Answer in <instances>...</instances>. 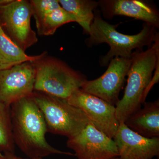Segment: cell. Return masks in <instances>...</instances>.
Segmentation results:
<instances>
[{
  "label": "cell",
  "instance_id": "cell-1",
  "mask_svg": "<svg viewBox=\"0 0 159 159\" xmlns=\"http://www.w3.org/2000/svg\"><path fill=\"white\" fill-rule=\"evenodd\" d=\"M10 113L15 144L29 158H42L52 154L75 156L56 149L47 142L45 121L31 96L11 104Z\"/></svg>",
  "mask_w": 159,
  "mask_h": 159
},
{
  "label": "cell",
  "instance_id": "cell-2",
  "mask_svg": "<svg viewBox=\"0 0 159 159\" xmlns=\"http://www.w3.org/2000/svg\"><path fill=\"white\" fill-rule=\"evenodd\" d=\"M116 29V26L102 19L99 9L95 10L87 44L92 46L105 43L110 46L109 52L100 58L101 66H106L114 57L130 58L134 50H142L146 46L149 48L158 32L156 28L145 23L141 31L133 35L120 33Z\"/></svg>",
  "mask_w": 159,
  "mask_h": 159
},
{
  "label": "cell",
  "instance_id": "cell-3",
  "mask_svg": "<svg viewBox=\"0 0 159 159\" xmlns=\"http://www.w3.org/2000/svg\"><path fill=\"white\" fill-rule=\"evenodd\" d=\"M159 59V34L153 43L145 51H135L131 63L124 96L116 105L118 121L124 123L129 117L140 109L143 102L144 91L152 77Z\"/></svg>",
  "mask_w": 159,
  "mask_h": 159
},
{
  "label": "cell",
  "instance_id": "cell-4",
  "mask_svg": "<svg viewBox=\"0 0 159 159\" xmlns=\"http://www.w3.org/2000/svg\"><path fill=\"white\" fill-rule=\"evenodd\" d=\"M33 64L35 71L34 91L67 99L81 88L86 78L65 62L45 55Z\"/></svg>",
  "mask_w": 159,
  "mask_h": 159
},
{
  "label": "cell",
  "instance_id": "cell-5",
  "mask_svg": "<svg viewBox=\"0 0 159 159\" xmlns=\"http://www.w3.org/2000/svg\"><path fill=\"white\" fill-rule=\"evenodd\" d=\"M31 97L43 116L48 132L69 139L92 122L84 113L66 99L35 91Z\"/></svg>",
  "mask_w": 159,
  "mask_h": 159
},
{
  "label": "cell",
  "instance_id": "cell-6",
  "mask_svg": "<svg viewBox=\"0 0 159 159\" xmlns=\"http://www.w3.org/2000/svg\"><path fill=\"white\" fill-rule=\"evenodd\" d=\"M32 11L30 1L11 0L0 6V24L5 33L23 51L37 43L36 32L32 29Z\"/></svg>",
  "mask_w": 159,
  "mask_h": 159
},
{
  "label": "cell",
  "instance_id": "cell-7",
  "mask_svg": "<svg viewBox=\"0 0 159 159\" xmlns=\"http://www.w3.org/2000/svg\"><path fill=\"white\" fill-rule=\"evenodd\" d=\"M130 63L131 57H114L110 61L107 70L102 76L93 80H86L80 89L111 105H116Z\"/></svg>",
  "mask_w": 159,
  "mask_h": 159
},
{
  "label": "cell",
  "instance_id": "cell-8",
  "mask_svg": "<svg viewBox=\"0 0 159 159\" xmlns=\"http://www.w3.org/2000/svg\"><path fill=\"white\" fill-rule=\"evenodd\" d=\"M66 100L84 113L97 129L113 139L120 124L115 106L80 89L74 92Z\"/></svg>",
  "mask_w": 159,
  "mask_h": 159
},
{
  "label": "cell",
  "instance_id": "cell-9",
  "mask_svg": "<svg viewBox=\"0 0 159 159\" xmlns=\"http://www.w3.org/2000/svg\"><path fill=\"white\" fill-rule=\"evenodd\" d=\"M78 159H114L119 157L113 139L90 122L79 134L67 141Z\"/></svg>",
  "mask_w": 159,
  "mask_h": 159
},
{
  "label": "cell",
  "instance_id": "cell-10",
  "mask_svg": "<svg viewBox=\"0 0 159 159\" xmlns=\"http://www.w3.org/2000/svg\"><path fill=\"white\" fill-rule=\"evenodd\" d=\"M35 71L28 61L0 70V101L7 105L31 97L34 91Z\"/></svg>",
  "mask_w": 159,
  "mask_h": 159
},
{
  "label": "cell",
  "instance_id": "cell-11",
  "mask_svg": "<svg viewBox=\"0 0 159 159\" xmlns=\"http://www.w3.org/2000/svg\"><path fill=\"white\" fill-rule=\"evenodd\" d=\"M119 159H152L159 155V137L145 138L120 123L113 138Z\"/></svg>",
  "mask_w": 159,
  "mask_h": 159
},
{
  "label": "cell",
  "instance_id": "cell-12",
  "mask_svg": "<svg viewBox=\"0 0 159 159\" xmlns=\"http://www.w3.org/2000/svg\"><path fill=\"white\" fill-rule=\"evenodd\" d=\"M98 2V7L106 18L116 16H128L159 29L158 10L149 2L141 0H101Z\"/></svg>",
  "mask_w": 159,
  "mask_h": 159
},
{
  "label": "cell",
  "instance_id": "cell-13",
  "mask_svg": "<svg viewBox=\"0 0 159 159\" xmlns=\"http://www.w3.org/2000/svg\"><path fill=\"white\" fill-rule=\"evenodd\" d=\"M124 123L130 129L147 138L159 137V101L145 102Z\"/></svg>",
  "mask_w": 159,
  "mask_h": 159
},
{
  "label": "cell",
  "instance_id": "cell-14",
  "mask_svg": "<svg viewBox=\"0 0 159 159\" xmlns=\"http://www.w3.org/2000/svg\"><path fill=\"white\" fill-rule=\"evenodd\" d=\"M47 54L29 55L7 35L0 24V70L10 68L23 63L40 59Z\"/></svg>",
  "mask_w": 159,
  "mask_h": 159
},
{
  "label": "cell",
  "instance_id": "cell-15",
  "mask_svg": "<svg viewBox=\"0 0 159 159\" xmlns=\"http://www.w3.org/2000/svg\"><path fill=\"white\" fill-rule=\"evenodd\" d=\"M61 6L70 13L87 34L89 33L93 20L94 11L99 6L98 2L93 0H58Z\"/></svg>",
  "mask_w": 159,
  "mask_h": 159
},
{
  "label": "cell",
  "instance_id": "cell-16",
  "mask_svg": "<svg viewBox=\"0 0 159 159\" xmlns=\"http://www.w3.org/2000/svg\"><path fill=\"white\" fill-rule=\"evenodd\" d=\"M34 19L38 33L44 36L54 34L57 29L65 24L76 22L74 16L61 6Z\"/></svg>",
  "mask_w": 159,
  "mask_h": 159
},
{
  "label": "cell",
  "instance_id": "cell-17",
  "mask_svg": "<svg viewBox=\"0 0 159 159\" xmlns=\"http://www.w3.org/2000/svg\"><path fill=\"white\" fill-rule=\"evenodd\" d=\"M10 106L0 101V152L15 153Z\"/></svg>",
  "mask_w": 159,
  "mask_h": 159
},
{
  "label": "cell",
  "instance_id": "cell-18",
  "mask_svg": "<svg viewBox=\"0 0 159 159\" xmlns=\"http://www.w3.org/2000/svg\"><path fill=\"white\" fill-rule=\"evenodd\" d=\"M30 2L34 17L40 16L61 6L58 0H31Z\"/></svg>",
  "mask_w": 159,
  "mask_h": 159
},
{
  "label": "cell",
  "instance_id": "cell-19",
  "mask_svg": "<svg viewBox=\"0 0 159 159\" xmlns=\"http://www.w3.org/2000/svg\"><path fill=\"white\" fill-rule=\"evenodd\" d=\"M159 81V59L157 61L155 69L154 71L153 76L152 77L151 79L146 88L145 89L143 94V102L144 103L146 99L148 93L151 89L152 88L155 84H157Z\"/></svg>",
  "mask_w": 159,
  "mask_h": 159
},
{
  "label": "cell",
  "instance_id": "cell-20",
  "mask_svg": "<svg viewBox=\"0 0 159 159\" xmlns=\"http://www.w3.org/2000/svg\"><path fill=\"white\" fill-rule=\"evenodd\" d=\"M5 156H6L7 159H42L40 158H29V159H24L20 157H17L15 153H9V152H6L4 153Z\"/></svg>",
  "mask_w": 159,
  "mask_h": 159
},
{
  "label": "cell",
  "instance_id": "cell-21",
  "mask_svg": "<svg viewBox=\"0 0 159 159\" xmlns=\"http://www.w3.org/2000/svg\"><path fill=\"white\" fill-rule=\"evenodd\" d=\"M0 159H7L5 155H3L0 152Z\"/></svg>",
  "mask_w": 159,
  "mask_h": 159
},
{
  "label": "cell",
  "instance_id": "cell-22",
  "mask_svg": "<svg viewBox=\"0 0 159 159\" xmlns=\"http://www.w3.org/2000/svg\"><path fill=\"white\" fill-rule=\"evenodd\" d=\"M114 159H119V158H115Z\"/></svg>",
  "mask_w": 159,
  "mask_h": 159
}]
</instances>
